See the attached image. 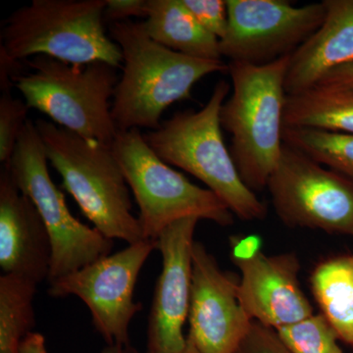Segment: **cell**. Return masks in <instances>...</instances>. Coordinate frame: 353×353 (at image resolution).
Returning a JSON list of instances; mask_svg holds the SVG:
<instances>
[{"label":"cell","mask_w":353,"mask_h":353,"mask_svg":"<svg viewBox=\"0 0 353 353\" xmlns=\"http://www.w3.org/2000/svg\"><path fill=\"white\" fill-rule=\"evenodd\" d=\"M109 36L123 55L122 76L114 92L112 118L118 132L161 125L162 114L175 102L189 99L199 80L229 72L223 60L183 55L153 41L143 22L112 23Z\"/></svg>","instance_id":"1"},{"label":"cell","mask_w":353,"mask_h":353,"mask_svg":"<svg viewBox=\"0 0 353 353\" xmlns=\"http://www.w3.org/2000/svg\"><path fill=\"white\" fill-rule=\"evenodd\" d=\"M290 57L265 65L230 62L233 94L220 111L231 134L230 152L241 180L252 192L267 188L282 152Z\"/></svg>","instance_id":"2"},{"label":"cell","mask_w":353,"mask_h":353,"mask_svg":"<svg viewBox=\"0 0 353 353\" xmlns=\"http://www.w3.org/2000/svg\"><path fill=\"white\" fill-rule=\"evenodd\" d=\"M230 88L226 81H220L201 110L176 112L143 138L167 164L201 181L234 216L262 220L267 215L266 204L241 180L223 138L220 111Z\"/></svg>","instance_id":"3"},{"label":"cell","mask_w":353,"mask_h":353,"mask_svg":"<svg viewBox=\"0 0 353 353\" xmlns=\"http://www.w3.org/2000/svg\"><path fill=\"white\" fill-rule=\"evenodd\" d=\"M46 154L62 178V188L94 228L111 241L146 240L132 213L129 185L112 148L88 139L50 121L36 122Z\"/></svg>","instance_id":"4"},{"label":"cell","mask_w":353,"mask_h":353,"mask_svg":"<svg viewBox=\"0 0 353 353\" xmlns=\"http://www.w3.org/2000/svg\"><path fill=\"white\" fill-rule=\"evenodd\" d=\"M106 0H32L7 18L0 52L15 61L48 57L70 64L122 67L121 48L106 32Z\"/></svg>","instance_id":"5"},{"label":"cell","mask_w":353,"mask_h":353,"mask_svg":"<svg viewBox=\"0 0 353 353\" xmlns=\"http://www.w3.org/2000/svg\"><path fill=\"white\" fill-rule=\"evenodd\" d=\"M31 72L12 79L30 108L57 126L88 139L112 145L118 134L112 118L115 69L104 62L70 64L48 57L28 60Z\"/></svg>","instance_id":"6"},{"label":"cell","mask_w":353,"mask_h":353,"mask_svg":"<svg viewBox=\"0 0 353 353\" xmlns=\"http://www.w3.org/2000/svg\"><path fill=\"white\" fill-rule=\"evenodd\" d=\"M111 148L138 204L146 240L157 241L169 225L183 218L208 220L224 227L233 224V213L226 204L211 190L171 168L153 152L139 130L118 132Z\"/></svg>","instance_id":"7"},{"label":"cell","mask_w":353,"mask_h":353,"mask_svg":"<svg viewBox=\"0 0 353 353\" xmlns=\"http://www.w3.org/2000/svg\"><path fill=\"white\" fill-rule=\"evenodd\" d=\"M48 163L36 122L28 120L4 168L20 192L38 209L50 234V283L108 256L113 241L74 217L63 192L50 178Z\"/></svg>","instance_id":"8"},{"label":"cell","mask_w":353,"mask_h":353,"mask_svg":"<svg viewBox=\"0 0 353 353\" xmlns=\"http://www.w3.org/2000/svg\"><path fill=\"white\" fill-rule=\"evenodd\" d=\"M267 189L287 226L353 236V182L283 145Z\"/></svg>","instance_id":"9"},{"label":"cell","mask_w":353,"mask_h":353,"mask_svg":"<svg viewBox=\"0 0 353 353\" xmlns=\"http://www.w3.org/2000/svg\"><path fill=\"white\" fill-rule=\"evenodd\" d=\"M157 241L141 240L50 283L53 297L74 296L87 305L94 328L108 345H129V330L141 304L134 289Z\"/></svg>","instance_id":"10"},{"label":"cell","mask_w":353,"mask_h":353,"mask_svg":"<svg viewBox=\"0 0 353 353\" xmlns=\"http://www.w3.org/2000/svg\"><path fill=\"white\" fill-rule=\"evenodd\" d=\"M222 57L265 65L292 55L321 26L324 3L296 7L285 0H227Z\"/></svg>","instance_id":"11"},{"label":"cell","mask_w":353,"mask_h":353,"mask_svg":"<svg viewBox=\"0 0 353 353\" xmlns=\"http://www.w3.org/2000/svg\"><path fill=\"white\" fill-rule=\"evenodd\" d=\"M188 320V341L201 353H234L253 323L239 296V281L222 271L199 241L192 252Z\"/></svg>","instance_id":"12"},{"label":"cell","mask_w":353,"mask_h":353,"mask_svg":"<svg viewBox=\"0 0 353 353\" xmlns=\"http://www.w3.org/2000/svg\"><path fill=\"white\" fill-rule=\"evenodd\" d=\"M199 221L194 217L176 221L157 240L162 269L148 317L146 353H180L187 347L183 326L189 318L192 252Z\"/></svg>","instance_id":"13"},{"label":"cell","mask_w":353,"mask_h":353,"mask_svg":"<svg viewBox=\"0 0 353 353\" xmlns=\"http://www.w3.org/2000/svg\"><path fill=\"white\" fill-rule=\"evenodd\" d=\"M234 263L241 271L239 296L253 321L279 330L314 314L299 284L296 253L266 255L260 250Z\"/></svg>","instance_id":"14"},{"label":"cell","mask_w":353,"mask_h":353,"mask_svg":"<svg viewBox=\"0 0 353 353\" xmlns=\"http://www.w3.org/2000/svg\"><path fill=\"white\" fill-rule=\"evenodd\" d=\"M50 234L38 209L6 168L0 174V268L41 284L50 276Z\"/></svg>","instance_id":"15"},{"label":"cell","mask_w":353,"mask_h":353,"mask_svg":"<svg viewBox=\"0 0 353 353\" xmlns=\"http://www.w3.org/2000/svg\"><path fill=\"white\" fill-rule=\"evenodd\" d=\"M325 18L317 31L290 57L287 95L314 88L333 70L353 63V0H324Z\"/></svg>","instance_id":"16"},{"label":"cell","mask_w":353,"mask_h":353,"mask_svg":"<svg viewBox=\"0 0 353 353\" xmlns=\"http://www.w3.org/2000/svg\"><path fill=\"white\" fill-rule=\"evenodd\" d=\"M148 36L169 50L204 60H222L219 39L206 31L183 0H148L143 22Z\"/></svg>","instance_id":"17"},{"label":"cell","mask_w":353,"mask_h":353,"mask_svg":"<svg viewBox=\"0 0 353 353\" xmlns=\"http://www.w3.org/2000/svg\"><path fill=\"white\" fill-rule=\"evenodd\" d=\"M310 287L339 340L353 347V255L318 264L311 274Z\"/></svg>","instance_id":"18"},{"label":"cell","mask_w":353,"mask_h":353,"mask_svg":"<svg viewBox=\"0 0 353 353\" xmlns=\"http://www.w3.org/2000/svg\"><path fill=\"white\" fill-rule=\"evenodd\" d=\"M284 127L353 134V88L317 85L287 95Z\"/></svg>","instance_id":"19"},{"label":"cell","mask_w":353,"mask_h":353,"mask_svg":"<svg viewBox=\"0 0 353 353\" xmlns=\"http://www.w3.org/2000/svg\"><path fill=\"white\" fill-rule=\"evenodd\" d=\"M38 285L19 276L0 277V353H19L25 336L34 332Z\"/></svg>","instance_id":"20"},{"label":"cell","mask_w":353,"mask_h":353,"mask_svg":"<svg viewBox=\"0 0 353 353\" xmlns=\"http://www.w3.org/2000/svg\"><path fill=\"white\" fill-rule=\"evenodd\" d=\"M285 145L353 182V134L284 127Z\"/></svg>","instance_id":"21"},{"label":"cell","mask_w":353,"mask_h":353,"mask_svg":"<svg viewBox=\"0 0 353 353\" xmlns=\"http://www.w3.org/2000/svg\"><path fill=\"white\" fill-rule=\"evenodd\" d=\"M275 331L292 353H343L338 336L321 313Z\"/></svg>","instance_id":"22"},{"label":"cell","mask_w":353,"mask_h":353,"mask_svg":"<svg viewBox=\"0 0 353 353\" xmlns=\"http://www.w3.org/2000/svg\"><path fill=\"white\" fill-rule=\"evenodd\" d=\"M0 97V161L6 164L12 157L26 123L29 106L15 99L10 90H1Z\"/></svg>","instance_id":"23"},{"label":"cell","mask_w":353,"mask_h":353,"mask_svg":"<svg viewBox=\"0 0 353 353\" xmlns=\"http://www.w3.org/2000/svg\"><path fill=\"white\" fill-rule=\"evenodd\" d=\"M199 24L216 38L222 39L228 28L227 0H183Z\"/></svg>","instance_id":"24"},{"label":"cell","mask_w":353,"mask_h":353,"mask_svg":"<svg viewBox=\"0 0 353 353\" xmlns=\"http://www.w3.org/2000/svg\"><path fill=\"white\" fill-rule=\"evenodd\" d=\"M234 353H292L275 330L253 321L252 328Z\"/></svg>","instance_id":"25"},{"label":"cell","mask_w":353,"mask_h":353,"mask_svg":"<svg viewBox=\"0 0 353 353\" xmlns=\"http://www.w3.org/2000/svg\"><path fill=\"white\" fill-rule=\"evenodd\" d=\"M148 0H106L104 21L112 23L130 21L132 17H146Z\"/></svg>","instance_id":"26"},{"label":"cell","mask_w":353,"mask_h":353,"mask_svg":"<svg viewBox=\"0 0 353 353\" xmlns=\"http://www.w3.org/2000/svg\"><path fill=\"white\" fill-rule=\"evenodd\" d=\"M260 240L257 236H232L231 257L233 261L248 259L260 252Z\"/></svg>","instance_id":"27"},{"label":"cell","mask_w":353,"mask_h":353,"mask_svg":"<svg viewBox=\"0 0 353 353\" xmlns=\"http://www.w3.org/2000/svg\"><path fill=\"white\" fill-rule=\"evenodd\" d=\"M322 87L353 88V63L333 70L318 83ZM315 85V87H317Z\"/></svg>","instance_id":"28"},{"label":"cell","mask_w":353,"mask_h":353,"mask_svg":"<svg viewBox=\"0 0 353 353\" xmlns=\"http://www.w3.org/2000/svg\"><path fill=\"white\" fill-rule=\"evenodd\" d=\"M19 353H48L46 338L38 332H32L21 343Z\"/></svg>","instance_id":"29"},{"label":"cell","mask_w":353,"mask_h":353,"mask_svg":"<svg viewBox=\"0 0 353 353\" xmlns=\"http://www.w3.org/2000/svg\"><path fill=\"white\" fill-rule=\"evenodd\" d=\"M101 353H139L131 345H108Z\"/></svg>","instance_id":"30"},{"label":"cell","mask_w":353,"mask_h":353,"mask_svg":"<svg viewBox=\"0 0 353 353\" xmlns=\"http://www.w3.org/2000/svg\"><path fill=\"white\" fill-rule=\"evenodd\" d=\"M180 353H201V352H199V350H196V347H194V345H192V343H189L188 341V345L187 347L185 348V350H183L182 352Z\"/></svg>","instance_id":"31"}]
</instances>
